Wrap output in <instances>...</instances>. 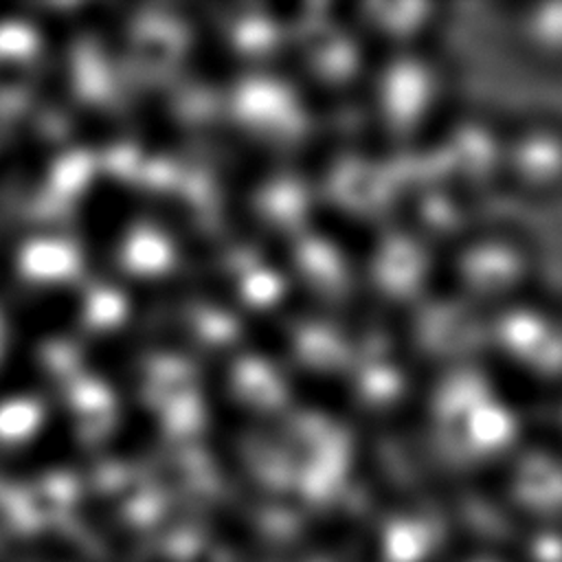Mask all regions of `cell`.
<instances>
[{"mask_svg": "<svg viewBox=\"0 0 562 562\" xmlns=\"http://www.w3.org/2000/svg\"><path fill=\"white\" fill-rule=\"evenodd\" d=\"M529 277L527 250L507 235H483L465 244L459 259V279L474 305L494 310L520 299Z\"/></svg>", "mask_w": 562, "mask_h": 562, "instance_id": "7a4b0ae2", "label": "cell"}, {"mask_svg": "<svg viewBox=\"0 0 562 562\" xmlns=\"http://www.w3.org/2000/svg\"><path fill=\"white\" fill-rule=\"evenodd\" d=\"M512 498L527 512L553 516L562 512V457L549 448H525L512 459Z\"/></svg>", "mask_w": 562, "mask_h": 562, "instance_id": "277c9868", "label": "cell"}, {"mask_svg": "<svg viewBox=\"0 0 562 562\" xmlns=\"http://www.w3.org/2000/svg\"><path fill=\"white\" fill-rule=\"evenodd\" d=\"M487 345L518 373L542 382H562V316L516 299L487 316Z\"/></svg>", "mask_w": 562, "mask_h": 562, "instance_id": "6da1fadb", "label": "cell"}, {"mask_svg": "<svg viewBox=\"0 0 562 562\" xmlns=\"http://www.w3.org/2000/svg\"><path fill=\"white\" fill-rule=\"evenodd\" d=\"M503 178L531 195L562 187V127L529 121L503 138Z\"/></svg>", "mask_w": 562, "mask_h": 562, "instance_id": "3957f363", "label": "cell"}, {"mask_svg": "<svg viewBox=\"0 0 562 562\" xmlns=\"http://www.w3.org/2000/svg\"><path fill=\"white\" fill-rule=\"evenodd\" d=\"M514 24L525 50L542 61L562 64V0L520 7Z\"/></svg>", "mask_w": 562, "mask_h": 562, "instance_id": "5b68a950", "label": "cell"}]
</instances>
